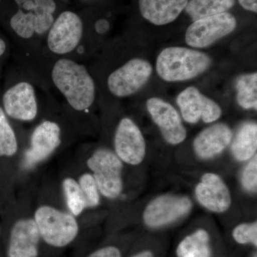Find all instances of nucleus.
Returning a JSON list of instances; mask_svg holds the SVG:
<instances>
[{
  "label": "nucleus",
  "mask_w": 257,
  "mask_h": 257,
  "mask_svg": "<svg viewBox=\"0 0 257 257\" xmlns=\"http://www.w3.org/2000/svg\"><path fill=\"white\" fill-rule=\"evenodd\" d=\"M86 163L101 195L110 199L121 195L124 187L123 162L114 151L108 147H97L87 157Z\"/></svg>",
  "instance_id": "9"
},
{
  "label": "nucleus",
  "mask_w": 257,
  "mask_h": 257,
  "mask_svg": "<svg viewBox=\"0 0 257 257\" xmlns=\"http://www.w3.org/2000/svg\"><path fill=\"white\" fill-rule=\"evenodd\" d=\"M234 4L235 0H190L184 10L194 22L199 19L226 13Z\"/></svg>",
  "instance_id": "22"
},
{
  "label": "nucleus",
  "mask_w": 257,
  "mask_h": 257,
  "mask_svg": "<svg viewBox=\"0 0 257 257\" xmlns=\"http://www.w3.org/2000/svg\"><path fill=\"white\" fill-rule=\"evenodd\" d=\"M17 62L14 77L3 93L2 107L13 121L34 125L57 101L42 77L26 64Z\"/></svg>",
  "instance_id": "2"
},
{
  "label": "nucleus",
  "mask_w": 257,
  "mask_h": 257,
  "mask_svg": "<svg viewBox=\"0 0 257 257\" xmlns=\"http://www.w3.org/2000/svg\"><path fill=\"white\" fill-rule=\"evenodd\" d=\"M232 236L236 242L239 244L251 243L257 246V224L243 223L236 226L233 230Z\"/></svg>",
  "instance_id": "26"
},
{
  "label": "nucleus",
  "mask_w": 257,
  "mask_h": 257,
  "mask_svg": "<svg viewBox=\"0 0 257 257\" xmlns=\"http://www.w3.org/2000/svg\"><path fill=\"white\" fill-rule=\"evenodd\" d=\"M32 216L42 240L51 246H68L78 236V221L68 211L44 204L36 208Z\"/></svg>",
  "instance_id": "8"
},
{
  "label": "nucleus",
  "mask_w": 257,
  "mask_h": 257,
  "mask_svg": "<svg viewBox=\"0 0 257 257\" xmlns=\"http://www.w3.org/2000/svg\"><path fill=\"white\" fill-rule=\"evenodd\" d=\"M79 135L58 102L27 132L23 160L32 168L47 160Z\"/></svg>",
  "instance_id": "4"
},
{
  "label": "nucleus",
  "mask_w": 257,
  "mask_h": 257,
  "mask_svg": "<svg viewBox=\"0 0 257 257\" xmlns=\"http://www.w3.org/2000/svg\"><path fill=\"white\" fill-rule=\"evenodd\" d=\"M243 9L252 13H257V0H238Z\"/></svg>",
  "instance_id": "29"
},
{
  "label": "nucleus",
  "mask_w": 257,
  "mask_h": 257,
  "mask_svg": "<svg viewBox=\"0 0 257 257\" xmlns=\"http://www.w3.org/2000/svg\"><path fill=\"white\" fill-rule=\"evenodd\" d=\"M195 194L199 204L212 212H224L231 206L229 189L222 179L216 174L203 175L196 187Z\"/></svg>",
  "instance_id": "16"
},
{
  "label": "nucleus",
  "mask_w": 257,
  "mask_h": 257,
  "mask_svg": "<svg viewBox=\"0 0 257 257\" xmlns=\"http://www.w3.org/2000/svg\"><path fill=\"white\" fill-rule=\"evenodd\" d=\"M192 203L187 197L165 194L155 198L144 211L143 220L148 227L160 228L188 214Z\"/></svg>",
  "instance_id": "12"
},
{
  "label": "nucleus",
  "mask_w": 257,
  "mask_h": 257,
  "mask_svg": "<svg viewBox=\"0 0 257 257\" xmlns=\"http://www.w3.org/2000/svg\"><path fill=\"white\" fill-rule=\"evenodd\" d=\"M14 9L8 28L16 46L17 60H30L40 53L42 42L58 12L56 0H13Z\"/></svg>",
  "instance_id": "3"
},
{
  "label": "nucleus",
  "mask_w": 257,
  "mask_h": 257,
  "mask_svg": "<svg viewBox=\"0 0 257 257\" xmlns=\"http://www.w3.org/2000/svg\"><path fill=\"white\" fill-rule=\"evenodd\" d=\"M241 184L248 192H256L257 186L256 155L248 162L243 170L241 177Z\"/></svg>",
  "instance_id": "27"
},
{
  "label": "nucleus",
  "mask_w": 257,
  "mask_h": 257,
  "mask_svg": "<svg viewBox=\"0 0 257 257\" xmlns=\"http://www.w3.org/2000/svg\"><path fill=\"white\" fill-rule=\"evenodd\" d=\"M189 0H139L144 18L157 26L175 21L185 9Z\"/></svg>",
  "instance_id": "18"
},
{
  "label": "nucleus",
  "mask_w": 257,
  "mask_h": 257,
  "mask_svg": "<svg viewBox=\"0 0 257 257\" xmlns=\"http://www.w3.org/2000/svg\"><path fill=\"white\" fill-rule=\"evenodd\" d=\"M256 123H244L240 126L231 145L233 155L236 160L244 162L252 158L256 155Z\"/></svg>",
  "instance_id": "19"
},
{
  "label": "nucleus",
  "mask_w": 257,
  "mask_h": 257,
  "mask_svg": "<svg viewBox=\"0 0 257 257\" xmlns=\"http://www.w3.org/2000/svg\"><path fill=\"white\" fill-rule=\"evenodd\" d=\"M87 257H121V253L116 246H107L98 248Z\"/></svg>",
  "instance_id": "28"
},
{
  "label": "nucleus",
  "mask_w": 257,
  "mask_h": 257,
  "mask_svg": "<svg viewBox=\"0 0 257 257\" xmlns=\"http://www.w3.org/2000/svg\"><path fill=\"white\" fill-rule=\"evenodd\" d=\"M177 103L184 121L189 124H195L199 120L205 123L214 122L222 113L217 103L202 94L195 87L186 88L179 93Z\"/></svg>",
  "instance_id": "13"
},
{
  "label": "nucleus",
  "mask_w": 257,
  "mask_h": 257,
  "mask_svg": "<svg viewBox=\"0 0 257 257\" xmlns=\"http://www.w3.org/2000/svg\"><path fill=\"white\" fill-rule=\"evenodd\" d=\"M8 51V45L6 40L0 37V59L6 55Z\"/></svg>",
  "instance_id": "30"
},
{
  "label": "nucleus",
  "mask_w": 257,
  "mask_h": 257,
  "mask_svg": "<svg viewBox=\"0 0 257 257\" xmlns=\"http://www.w3.org/2000/svg\"><path fill=\"white\" fill-rule=\"evenodd\" d=\"M236 100L239 105L245 109L257 108V74H243L235 83Z\"/></svg>",
  "instance_id": "23"
},
{
  "label": "nucleus",
  "mask_w": 257,
  "mask_h": 257,
  "mask_svg": "<svg viewBox=\"0 0 257 257\" xmlns=\"http://www.w3.org/2000/svg\"><path fill=\"white\" fill-rule=\"evenodd\" d=\"M209 55L182 47H167L157 57L156 69L166 82H182L195 78L209 68Z\"/></svg>",
  "instance_id": "7"
},
{
  "label": "nucleus",
  "mask_w": 257,
  "mask_h": 257,
  "mask_svg": "<svg viewBox=\"0 0 257 257\" xmlns=\"http://www.w3.org/2000/svg\"><path fill=\"white\" fill-rule=\"evenodd\" d=\"M236 25V18L227 12L199 19L187 28L186 43L194 48H206L231 34Z\"/></svg>",
  "instance_id": "10"
},
{
  "label": "nucleus",
  "mask_w": 257,
  "mask_h": 257,
  "mask_svg": "<svg viewBox=\"0 0 257 257\" xmlns=\"http://www.w3.org/2000/svg\"><path fill=\"white\" fill-rule=\"evenodd\" d=\"M84 33L85 22L82 15L64 10L56 16L39 54L51 58L72 59L82 46Z\"/></svg>",
  "instance_id": "5"
},
{
  "label": "nucleus",
  "mask_w": 257,
  "mask_h": 257,
  "mask_svg": "<svg viewBox=\"0 0 257 257\" xmlns=\"http://www.w3.org/2000/svg\"><path fill=\"white\" fill-rule=\"evenodd\" d=\"M146 105L152 120L160 128L164 140L172 145L183 143L187 138V130L175 107L157 97L149 99Z\"/></svg>",
  "instance_id": "14"
},
{
  "label": "nucleus",
  "mask_w": 257,
  "mask_h": 257,
  "mask_svg": "<svg viewBox=\"0 0 257 257\" xmlns=\"http://www.w3.org/2000/svg\"><path fill=\"white\" fill-rule=\"evenodd\" d=\"M62 188L68 211L79 217L87 207L77 179L73 177H64L62 181Z\"/></svg>",
  "instance_id": "24"
},
{
  "label": "nucleus",
  "mask_w": 257,
  "mask_h": 257,
  "mask_svg": "<svg viewBox=\"0 0 257 257\" xmlns=\"http://www.w3.org/2000/svg\"><path fill=\"white\" fill-rule=\"evenodd\" d=\"M41 236L33 216L20 218L12 226L8 257H38Z\"/></svg>",
  "instance_id": "15"
},
{
  "label": "nucleus",
  "mask_w": 257,
  "mask_h": 257,
  "mask_svg": "<svg viewBox=\"0 0 257 257\" xmlns=\"http://www.w3.org/2000/svg\"><path fill=\"white\" fill-rule=\"evenodd\" d=\"M177 257H211L210 236L200 229L184 237L177 248Z\"/></svg>",
  "instance_id": "20"
},
{
  "label": "nucleus",
  "mask_w": 257,
  "mask_h": 257,
  "mask_svg": "<svg viewBox=\"0 0 257 257\" xmlns=\"http://www.w3.org/2000/svg\"><path fill=\"white\" fill-rule=\"evenodd\" d=\"M131 257H155V256L151 251L145 250V251L135 253V254H134L133 256Z\"/></svg>",
  "instance_id": "31"
},
{
  "label": "nucleus",
  "mask_w": 257,
  "mask_h": 257,
  "mask_svg": "<svg viewBox=\"0 0 257 257\" xmlns=\"http://www.w3.org/2000/svg\"><path fill=\"white\" fill-rule=\"evenodd\" d=\"M21 144L25 143L21 141L20 135L0 106V157L11 158L16 156L21 149Z\"/></svg>",
  "instance_id": "21"
},
{
  "label": "nucleus",
  "mask_w": 257,
  "mask_h": 257,
  "mask_svg": "<svg viewBox=\"0 0 257 257\" xmlns=\"http://www.w3.org/2000/svg\"><path fill=\"white\" fill-rule=\"evenodd\" d=\"M232 138L229 126L219 123L202 130L194 140L193 147L199 158L209 160L220 155L229 146Z\"/></svg>",
  "instance_id": "17"
},
{
  "label": "nucleus",
  "mask_w": 257,
  "mask_h": 257,
  "mask_svg": "<svg viewBox=\"0 0 257 257\" xmlns=\"http://www.w3.org/2000/svg\"><path fill=\"white\" fill-rule=\"evenodd\" d=\"M152 71L148 61L133 57L111 67L108 72L92 75L98 88L102 86L111 97L123 99L138 92L151 77Z\"/></svg>",
  "instance_id": "6"
},
{
  "label": "nucleus",
  "mask_w": 257,
  "mask_h": 257,
  "mask_svg": "<svg viewBox=\"0 0 257 257\" xmlns=\"http://www.w3.org/2000/svg\"><path fill=\"white\" fill-rule=\"evenodd\" d=\"M77 181L87 203V209L98 207L100 204L101 194L92 174L84 172L79 176Z\"/></svg>",
  "instance_id": "25"
},
{
  "label": "nucleus",
  "mask_w": 257,
  "mask_h": 257,
  "mask_svg": "<svg viewBox=\"0 0 257 257\" xmlns=\"http://www.w3.org/2000/svg\"><path fill=\"white\" fill-rule=\"evenodd\" d=\"M18 62L26 64L44 79L79 135L87 133L99 97L95 79L87 64L40 54L30 60Z\"/></svg>",
  "instance_id": "1"
},
{
  "label": "nucleus",
  "mask_w": 257,
  "mask_h": 257,
  "mask_svg": "<svg viewBox=\"0 0 257 257\" xmlns=\"http://www.w3.org/2000/svg\"><path fill=\"white\" fill-rule=\"evenodd\" d=\"M114 153L121 162L138 165L146 155V143L141 130L131 118L124 116L118 121L114 133Z\"/></svg>",
  "instance_id": "11"
}]
</instances>
